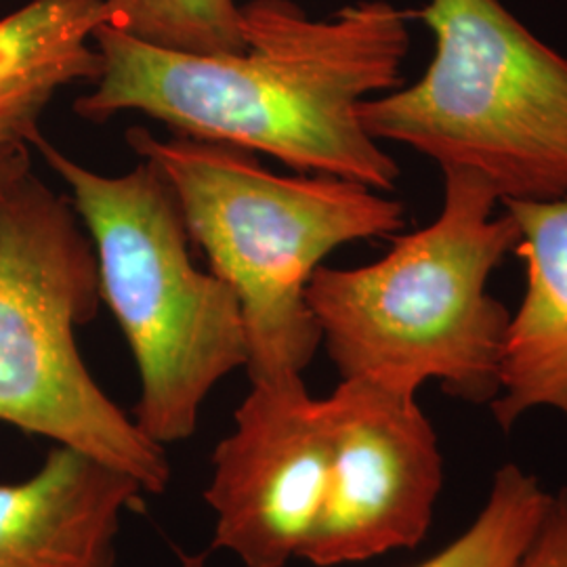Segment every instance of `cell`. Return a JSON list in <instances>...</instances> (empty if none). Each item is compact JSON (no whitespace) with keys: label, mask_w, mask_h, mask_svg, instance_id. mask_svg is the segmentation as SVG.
<instances>
[{"label":"cell","mask_w":567,"mask_h":567,"mask_svg":"<svg viewBox=\"0 0 567 567\" xmlns=\"http://www.w3.org/2000/svg\"><path fill=\"white\" fill-rule=\"evenodd\" d=\"M324 408L328 482L301 559L337 567L421 545L444 487V456L419 395L341 379Z\"/></svg>","instance_id":"cell-7"},{"label":"cell","mask_w":567,"mask_h":567,"mask_svg":"<svg viewBox=\"0 0 567 567\" xmlns=\"http://www.w3.org/2000/svg\"><path fill=\"white\" fill-rule=\"evenodd\" d=\"M425 74L362 103L377 142L484 179L503 203L567 196V58L501 0H426Z\"/></svg>","instance_id":"cell-5"},{"label":"cell","mask_w":567,"mask_h":567,"mask_svg":"<svg viewBox=\"0 0 567 567\" xmlns=\"http://www.w3.org/2000/svg\"><path fill=\"white\" fill-rule=\"evenodd\" d=\"M103 0H32L0 20V124L41 126L63 86L95 82Z\"/></svg>","instance_id":"cell-11"},{"label":"cell","mask_w":567,"mask_h":567,"mask_svg":"<svg viewBox=\"0 0 567 567\" xmlns=\"http://www.w3.org/2000/svg\"><path fill=\"white\" fill-rule=\"evenodd\" d=\"M81 225L72 203L32 171L0 194V423L84 452L161 494L171 482L166 447L97 385L76 343L102 299Z\"/></svg>","instance_id":"cell-6"},{"label":"cell","mask_w":567,"mask_h":567,"mask_svg":"<svg viewBox=\"0 0 567 567\" xmlns=\"http://www.w3.org/2000/svg\"><path fill=\"white\" fill-rule=\"evenodd\" d=\"M515 567H567V484L548 492Z\"/></svg>","instance_id":"cell-14"},{"label":"cell","mask_w":567,"mask_h":567,"mask_svg":"<svg viewBox=\"0 0 567 567\" xmlns=\"http://www.w3.org/2000/svg\"><path fill=\"white\" fill-rule=\"evenodd\" d=\"M547 494L524 466H501L475 519L446 547L412 567H515Z\"/></svg>","instance_id":"cell-12"},{"label":"cell","mask_w":567,"mask_h":567,"mask_svg":"<svg viewBox=\"0 0 567 567\" xmlns=\"http://www.w3.org/2000/svg\"><path fill=\"white\" fill-rule=\"evenodd\" d=\"M41 133L32 124H0V194L30 173V147Z\"/></svg>","instance_id":"cell-15"},{"label":"cell","mask_w":567,"mask_h":567,"mask_svg":"<svg viewBox=\"0 0 567 567\" xmlns=\"http://www.w3.org/2000/svg\"><path fill=\"white\" fill-rule=\"evenodd\" d=\"M328 463L324 398L309 395L303 379L250 383L204 489L215 517L213 548L244 567L301 559L324 501Z\"/></svg>","instance_id":"cell-8"},{"label":"cell","mask_w":567,"mask_h":567,"mask_svg":"<svg viewBox=\"0 0 567 567\" xmlns=\"http://www.w3.org/2000/svg\"><path fill=\"white\" fill-rule=\"evenodd\" d=\"M503 206L519 231L513 252L526 267V292L511 313L498 393L489 402L507 433L534 410L567 421V196Z\"/></svg>","instance_id":"cell-10"},{"label":"cell","mask_w":567,"mask_h":567,"mask_svg":"<svg viewBox=\"0 0 567 567\" xmlns=\"http://www.w3.org/2000/svg\"><path fill=\"white\" fill-rule=\"evenodd\" d=\"M126 143L154 164L182 208L189 240L236 295L250 383L303 379L322 347L307 288L344 244L385 238L405 224L404 204L364 183L330 175H276L252 152L131 128Z\"/></svg>","instance_id":"cell-3"},{"label":"cell","mask_w":567,"mask_h":567,"mask_svg":"<svg viewBox=\"0 0 567 567\" xmlns=\"http://www.w3.org/2000/svg\"><path fill=\"white\" fill-rule=\"evenodd\" d=\"M498 204L484 179L444 171L435 221L374 264L316 269L307 301L341 379L416 395L435 381L473 404L496 398L511 311L487 282L519 240Z\"/></svg>","instance_id":"cell-2"},{"label":"cell","mask_w":567,"mask_h":567,"mask_svg":"<svg viewBox=\"0 0 567 567\" xmlns=\"http://www.w3.org/2000/svg\"><path fill=\"white\" fill-rule=\"evenodd\" d=\"M246 47L189 55L100 25L102 74L74 112L105 122L140 112L175 135L264 152L313 175L391 192L400 166L362 124V103L402 82L412 11L389 0L313 20L292 0L244 4Z\"/></svg>","instance_id":"cell-1"},{"label":"cell","mask_w":567,"mask_h":567,"mask_svg":"<svg viewBox=\"0 0 567 567\" xmlns=\"http://www.w3.org/2000/svg\"><path fill=\"white\" fill-rule=\"evenodd\" d=\"M105 25L135 41L189 55H234L246 47L236 0H103Z\"/></svg>","instance_id":"cell-13"},{"label":"cell","mask_w":567,"mask_h":567,"mask_svg":"<svg viewBox=\"0 0 567 567\" xmlns=\"http://www.w3.org/2000/svg\"><path fill=\"white\" fill-rule=\"evenodd\" d=\"M142 484L55 446L25 480L0 484V567H118L122 519Z\"/></svg>","instance_id":"cell-9"},{"label":"cell","mask_w":567,"mask_h":567,"mask_svg":"<svg viewBox=\"0 0 567 567\" xmlns=\"http://www.w3.org/2000/svg\"><path fill=\"white\" fill-rule=\"evenodd\" d=\"M32 147L68 185L93 243L100 295L140 372L135 423L158 446L189 440L210 391L248 365L234 290L192 261L182 208L154 164L142 161L110 177L72 161L41 133Z\"/></svg>","instance_id":"cell-4"}]
</instances>
